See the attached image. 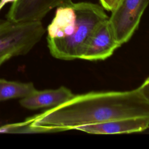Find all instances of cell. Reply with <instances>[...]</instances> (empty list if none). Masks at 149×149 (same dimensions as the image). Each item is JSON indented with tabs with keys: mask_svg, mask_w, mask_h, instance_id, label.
Masks as SVG:
<instances>
[{
	"mask_svg": "<svg viewBox=\"0 0 149 149\" xmlns=\"http://www.w3.org/2000/svg\"><path fill=\"white\" fill-rule=\"evenodd\" d=\"M134 117L149 118V103L137 88L74 95L64 104L29 119L33 126L51 133Z\"/></svg>",
	"mask_w": 149,
	"mask_h": 149,
	"instance_id": "obj_1",
	"label": "cell"
},
{
	"mask_svg": "<svg viewBox=\"0 0 149 149\" xmlns=\"http://www.w3.org/2000/svg\"><path fill=\"white\" fill-rule=\"evenodd\" d=\"M76 15V29L69 38L48 42L51 55L59 59H80L91 34L97 26L109 17L101 5L91 2L73 3Z\"/></svg>",
	"mask_w": 149,
	"mask_h": 149,
	"instance_id": "obj_2",
	"label": "cell"
},
{
	"mask_svg": "<svg viewBox=\"0 0 149 149\" xmlns=\"http://www.w3.org/2000/svg\"><path fill=\"white\" fill-rule=\"evenodd\" d=\"M44 33L41 22L0 20V57L27 54L40 41Z\"/></svg>",
	"mask_w": 149,
	"mask_h": 149,
	"instance_id": "obj_3",
	"label": "cell"
},
{
	"mask_svg": "<svg viewBox=\"0 0 149 149\" xmlns=\"http://www.w3.org/2000/svg\"><path fill=\"white\" fill-rule=\"evenodd\" d=\"M149 0H121L108 19L113 36L121 46L128 41L139 27Z\"/></svg>",
	"mask_w": 149,
	"mask_h": 149,
	"instance_id": "obj_4",
	"label": "cell"
},
{
	"mask_svg": "<svg viewBox=\"0 0 149 149\" xmlns=\"http://www.w3.org/2000/svg\"><path fill=\"white\" fill-rule=\"evenodd\" d=\"M72 3V0H16L6 17L16 22H41L52 9Z\"/></svg>",
	"mask_w": 149,
	"mask_h": 149,
	"instance_id": "obj_5",
	"label": "cell"
},
{
	"mask_svg": "<svg viewBox=\"0 0 149 149\" xmlns=\"http://www.w3.org/2000/svg\"><path fill=\"white\" fill-rule=\"evenodd\" d=\"M119 47L120 45L116 41L107 19L95 29L80 59L91 61H102L111 56Z\"/></svg>",
	"mask_w": 149,
	"mask_h": 149,
	"instance_id": "obj_6",
	"label": "cell"
},
{
	"mask_svg": "<svg viewBox=\"0 0 149 149\" xmlns=\"http://www.w3.org/2000/svg\"><path fill=\"white\" fill-rule=\"evenodd\" d=\"M149 127V118L134 117L77 127L75 130L96 134L129 133L144 131Z\"/></svg>",
	"mask_w": 149,
	"mask_h": 149,
	"instance_id": "obj_7",
	"label": "cell"
},
{
	"mask_svg": "<svg viewBox=\"0 0 149 149\" xmlns=\"http://www.w3.org/2000/svg\"><path fill=\"white\" fill-rule=\"evenodd\" d=\"M73 3L56 8L54 17L47 28L48 42L65 40L74 33L76 15Z\"/></svg>",
	"mask_w": 149,
	"mask_h": 149,
	"instance_id": "obj_8",
	"label": "cell"
},
{
	"mask_svg": "<svg viewBox=\"0 0 149 149\" xmlns=\"http://www.w3.org/2000/svg\"><path fill=\"white\" fill-rule=\"evenodd\" d=\"M74 94L69 88L62 86L56 89L36 90L20 101V105L29 109L52 108L68 101Z\"/></svg>",
	"mask_w": 149,
	"mask_h": 149,
	"instance_id": "obj_9",
	"label": "cell"
},
{
	"mask_svg": "<svg viewBox=\"0 0 149 149\" xmlns=\"http://www.w3.org/2000/svg\"><path fill=\"white\" fill-rule=\"evenodd\" d=\"M37 89L33 83H23L0 79V102L15 98H23Z\"/></svg>",
	"mask_w": 149,
	"mask_h": 149,
	"instance_id": "obj_10",
	"label": "cell"
},
{
	"mask_svg": "<svg viewBox=\"0 0 149 149\" xmlns=\"http://www.w3.org/2000/svg\"><path fill=\"white\" fill-rule=\"evenodd\" d=\"M101 5L108 11L112 12L120 3L121 0H99Z\"/></svg>",
	"mask_w": 149,
	"mask_h": 149,
	"instance_id": "obj_11",
	"label": "cell"
},
{
	"mask_svg": "<svg viewBox=\"0 0 149 149\" xmlns=\"http://www.w3.org/2000/svg\"><path fill=\"white\" fill-rule=\"evenodd\" d=\"M137 88L142 97L149 103V77Z\"/></svg>",
	"mask_w": 149,
	"mask_h": 149,
	"instance_id": "obj_12",
	"label": "cell"
},
{
	"mask_svg": "<svg viewBox=\"0 0 149 149\" xmlns=\"http://www.w3.org/2000/svg\"><path fill=\"white\" fill-rule=\"evenodd\" d=\"M16 0H1L0 1V10L2 9V8L9 2H13Z\"/></svg>",
	"mask_w": 149,
	"mask_h": 149,
	"instance_id": "obj_13",
	"label": "cell"
},
{
	"mask_svg": "<svg viewBox=\"0 0 149 149\" xmlns=\"http://www.w3.org/2000/svg\"><path fill=\"white\" fill-rule=\"evenodd\" d=\"M11 58L10 56L9 55H5L0 57V66L6 61L9 60Z\"/></svg>",
	"mask_w": 149,
	"mask_h": 149,
	"instance_id": "obj_14",
	"label": "cell"
}]
</instances>
